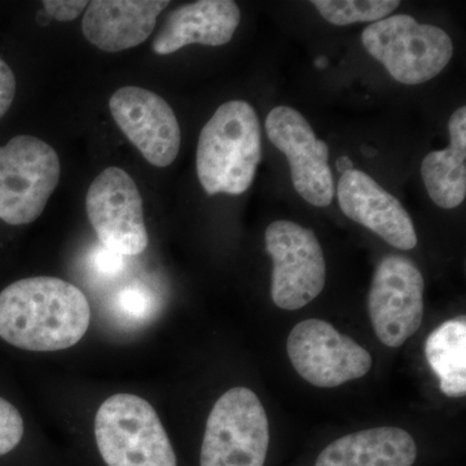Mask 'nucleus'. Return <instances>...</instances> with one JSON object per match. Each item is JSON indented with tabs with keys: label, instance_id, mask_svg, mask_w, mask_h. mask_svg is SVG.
Masks as SVG:
<instances>
[{
	"label": "nucleus",
	"instance_id": "nucleus-1",
	"mask_svg": "<svg viewBox=\"0 0 466 466\" xmlns=\"http://www.w3.org/2000/svg\"><path fill=\"white\" fill-rule=\"evenodd\" d=\"M90 320L87 297L63 279H23L0 293V339L17 349L72 348L84 339Z\"/></svg>",
	"mask_w": 466,
	"mask_h": 466
},
{
	"label": "nucleus",
	"instance_id": "nucleus-2",
	"mask_svg": "<svg viewBox=\"0 0 466 466\" xmlns=\"http://www.w3.org/2000/svg\"><path fill=\"white\" fill-rule=\"evenodd\" d=\"M262 159V130L256 110L244 100L220 106L202 127L196 167L208 196L242 195Z\"/></svg>",
	"mask_w": 466,
	"mask_h": 466
},
{
	"label": "nucleus",
	"instance_id": "nucleus-3",
	"mask_svg": "<svg viewBox=\"0 0 466 466\" xmlns=\"http://www.w3.org/2000/svg\"><path fill=\"white\" fill-rule=\"evenodd\" d=\"M95 438L106 466H177L157 412L137 395L116 394L101 404Z\"/></svg>",
	"mask_w": 466,
	"mask_h": 466
},
{
	"label": "nucleus",
	"instance_id": "nucleus-4",
	"mask_svg": "<svg viewBox=\"0 0 466 466\" xmlns=\"http://www.w3.org/2000/svg\"><path fill=\"white\" fill-rule=\"evenodd\" d=\"M370 56L401 85L435 78L452 58L453 43L441 27L419 24L410 15H394L370 24L361 34Z\"/></svg>",
	"mask_w": 466,
	"mask_h": 466
},
{
	"label": "nucleus",
	"instance_id": "nucleus-5",
	"mask_svg": "<svg viewBox=\"0 0 466 466\" xmlns=\"http://www.w3.org/2000/svg\"><path fill=\"white\" fill-rule=\"evenodd\" d=\"M61 177V162L50 144L30 135L0 147V219L23 226L38 219Z\"/></svg>",
	"mask_w": 466,
	"mask_h": 466
},
{
	"label": "nucleus",
	"instance_id": "nucleus-6",
	"mask_svg": "<svg viewBox=\"0 0 466 466\" xmlns=\"http://www.w3.org/2000/svg\"><path fill=\"white\" fill-rule=\"evenodd\" d=\"M269 444L265 407L248 388H233L214 404L200 466H263Z\"/></svg>",
	"mask_w": 466,
	"mask_h": 466
},
{
	"label": "nucleus",
	"instance_id": "nucleus-7",
	"mask_svg": "<svg viewBox=\"0 0 466 466\" xmlns=\"http://www.w3.org/2000/svg\"><path fill=\"white\" fill-rule=\"evenodd\" d=\"M266 250L274 262L271 297L278 308L299 309L324 289L327 265L314 231L290 222L276 220L266 229Z\"/></svg>",
	"mask_w": 466,
	"mask_h": 466
},
{
	"label": "nucleus",
	"instance_id": "nucleus-8",
	"mask_svg": "<svg viewBox=\"0 0 466 466\" xmlns=\"http://www.w3.org/2000/svg\"><path fill=\"white\" fill-rule=\"evenodd\" d=\"M287 351L296 372L317 388H337L366 376L372 367L366 349L320 319L297 324L288 337Z\"/></svg>",
	"mask_w": 466,
	"mask_h": 466
},
{
	"label": "nucleus",
	"instance_id": "nucleus-9",
	"mask_svg": "<svg viewBox=\"0 0 466 466\" xmlns=\"http://www.w3.org/2000/svg\"><path fill=\"white\" fill-rule=\"evenodd\" d=\"M86 211L101 245L112 253L139 256L148 247L142 195L122 168L97 175L86 195Z\"/></svg>",
	"mask_w": 466,
	"mask_h": 466
},
{
	"label": "nucleus",
	"instance_id": "nucleus-10",
	"mask_svg": "<svg viewBox=\"0 0 466 466\" xmlns=\"http://www.w3.org/2000/svg\"><path fill=\"white\" fill-rule=\"evenodd\" d=\"M424 278L412 260L385 257L377 266L368 311L377 339L397 349L419 330L424 315Z\"/></svg>",
	"mask_w": 466,
	"mask_h": 466
},
{
	"label": "nucleus",
	"instance_id": "nucleus-11",
	"mask_svg": "<svg viewBox=\"0 0 466 466\" xmlns=\"http://www.w3.org/2000/svg\"><path fill=\"white\" fill-rule=\"evenodd\" d=\"M266 133L289 161L291 182L300 198L317 208L329 207L334 198L329 148L308 119L290 106H276L267 116Z\"/></svg>",
	"mask_w": 466,
	"mask_h": 466
},
{
	"label": "nucleus",
	"instance_id": "nucleus-12",
	"mask_svg": "<svg viewBox=\"0 0 466 466\" xmlns=\"http://www.w3.org/2000/svg\"><path fill=\"white\" fill-rule=\"evenodd\" d=\"M116 126L156 167H167L179 155L180 126L167 100L147 88L126 86L109 100Z\"/></svg>",
	"mask_w": 466,
	"mask_h": 466
},
{
	"label": "nucleus",
	"instance_id": "nucleus-13",
	"mask_svg": "<svg viewBox=\"0 0 466 466\" xmlns=\"http://www.w3.org/2000/svg\"><path fill=\"white\" fill-rule=\"evenodd\" d=\"M342 213L366 227L400 250H412L417 233L410 214L397 198L385 191L370 175L346 171L337 186Z\"/></svg>",
	"mask_w": 466,
	"mask_h": 466
},
{
	"label": "nucleus",
	"instance_id": "nucleus-14",
	"mask_svg": "<svg viewBox=\"0 0 466 466\" xmlns=\"http://www.w3.org/2000/svg\"><path fill=\"white\" fill-rule=\"evenodd\" d=\"M167 0H94L86 8L82 32L104 52L137 47L152 35Z\"/></svg>",
	"mask_w": 466,
	"mask_h": 466
},
{
	"label": "nucleus",
	"instance_id": "nucleus-15",
	"mask_svg": "<svg viewBox=\"0 0 466 466\" xmlns=\"http://www.w3.org/2000/svg\"><path fill=\"white\" fill-rule=\"evenodd\" d=\"M240 21V8L232 0L189 3L168 15L152 48L157 55H170L195 43L210 47L227 45Z\"/></svg>",
	"mask_w": 466,
	"mask_h": 466
},
{
	"label": "nucleus",
	"instance_id": "nucleus-16",
	"mask_svg": "<svg viewBox=\"0 0 466 466\" xmlns=\"http://www.w3.org/2000/svg\"><path fill=\"white\" fill-rule=\"evenodd\" d=\"M416 458V441L408 431L375 428L332 441L315 466H412Z\"/></svg>",
	"mask_w": 466,
	"mask_h": 466
},
{
	"label": "nucleus",
	"instance_id": "nucleus-17",
	"mask_svg": "<svg viewBox=\"0 0 466 466\" xmlns=\"http://www.w3.org/2000/svg\"><path fill=\"white\" fill-rule=\"evenodd\" d=\"M450 147L429 153L421 164L426 191L446 210L460 207L466 198V108L451 116Z\"/></svg>",
	"mask_w": 466,
	"mask_h": 466
},
{
	"label": "nucleus",
	"instance_id": "nucleus-18",
	"mask_svg": "<svg viewBox=\"0 0 466 466\" xmlns=\"http://www.w3.org/2000/svg\"><path fill=\"white\" fill-rule=\"evenodd\" d=\"M429 366L440 379L441 390L447 397L466 394V320L452 319L431 333L425 343Z\"/></svg>",
	"mask_w": 466,
	"mask_h": 466
},
{
	"label": "nucleus",
	"instance_id": "nucleus-19",
	"mask_svg": "<svg viewBox=\"0 0 466 466\" xmlns=\"http://www.w3.org/2000/svg\"><path fill=\"white\" fill-rule=\"evenodd\" d=\"M319 14L337 26L377 23L400 7L398 0H314Z\"/></svg>",
	"mask_w": 466,
	"mask_h": 466
},
{
	"label": "nucleus",
	"instance_id": "nucleus-20",
	"mask_svg": "<svg viewBox=\"0 0 466 466\" xmlns=\"http://www.w3.org/2000/svg\"><path fill=\"white\" fill-rule=\"evenodd\" d=\"M23 416L8 400L0 398V456L16 449L24 437Z\"/></svg>",
	"mask_w": 466,
	"mask_h": 466
},
{
	"label": "nucleus",
	"instance_id": "nucleus-21",
	"mask_svg": "<svg viewBox=\"0 0 466 466\" xmlns=\"http://www.w3.org/2000/svg\"><path fill=\"white\" fill-rule=\"evenodd\" d=\"M86 0H46L43 8L46 14L60 23L75 20L87 8Z\"/></svg>",
	"mask_w": 466,
	"mask_h": 466
},
{
	"label": "nucleus",
	"instance_id": "nucleus-22",
	"mask_svg": "<svg viewBox=\"0 0 466 466\" xmlns=\"http://www.w3.org/2000/svg\"><path fill=\"white\" fill-rule=\"evenodd\" d=\"M16 95V78L5 60L0 58V119L5 116Z\"/></svg>",
	"mask_w": 466,
	"mask_h": 466
},
{
	"label": "nucleus",
	"instance_id": "nucleus-23",
	"mask_svg": "<svg viewBox=\"0 0 466 466\" xmlns=\"http://www.w3.org/2000/svg\"><path fill=\"white\" fill-rule=\"evenodd\" d=\"M122 260L121 256L118 254L112 253L108 249L104 248L99 256V266L104 271H116L119 266H121Z\"/></svg>",
	"mask_w": 466,
	"mask_h": 466
},
{
	"label": "nucleus",
	"instance_id": "nucleus-24",
	"mask_svg": "<svg viewBox=\"0 0 466 466\" xmlns=\"http://www.w3.org/2000/svg\"><path fill=\"white\" fill-rule=\"evenodd\" d=\"M336 167L339 173L345 174L346 171H350L354 168V164H352L351 159H350L348 156H342V157L337 159Z\"/></svg>",
	"mask_w": 466,
	"mask_h": 466
},
{
	"label": "nucleus",
	"instance_id": "nucleus-25",
	"mask_svg": "<svg viewBox=\"0 0 466 466\" xmlns=\"http://www.w3.org/2000/svg\"><path fill=\"white\" fill-rule=\"evenodd\" d=\"M315 66L319 67V69H325L328 66L327 58L324 56L319 57L317 61H315Z\"/></svg>",
	"mask_w": 466,
	"mask_h": 466
}]
</instances>
